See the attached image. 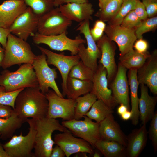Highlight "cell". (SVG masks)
Instances as JSON below:
<instances>
[{
    "instance_id": "8d00e7d4",
    "label": "cell",
    "mask_w": 157,
    "mask_h": 157,
    "mask_svg": "<svg viewBox=\"0 0 157 157\" xmlns=\"http://www.w3.org/2000/svg\"><path fill=\"white\" fill-rule=\"evenodd\" d=\"M24 89L6 92L4 87L0 85V104L10 106L14 110L16 98L19 93Z\"/></svg>"
},
{
    "instance_id": "816d5d0a",
    "label": "cell",
    "mask_w": 157,
    "mask_h": 157,
    "mask_svg": "<svg viewBox=\"0 0 157 157\" xmlns=\"http://www.w3.org/2000/svg\"><path fill=\"white\" fill-rule=\"evenodd\" d=\"M0 157H9L3 147V145L0 142Z\"/></svg>"
},
{
    "instance_id": "681fc988",
    "label": "cell",
    "mask_w": 157,
    "mask_h": 157,
    "mask_svg": "<svg viewBox=\"0 0 157 157\" xmlns=\"http://www.w3.org/2000/svg\"><path fill=\"white\" fill-rule=\"evenodd\" d=\"M128 110H129L128 107L123 104H120L117 109V113L120 115Z\"/></svg>"
},
{
    "instance_id": "603a6c76",
    "label": "cell",
    "mask_w": 157,
    "mask_h": 157,
    "mask_svg": "<svg viewBox=\"0 0 157 157\" xmlns=\"http://www.w3.org/2000/svg\"><path fill=\"white\" fill-rule=\"evenodd\" d=\"M147 135L146 124L132 130L127 136L126 157H138L146 145Z\"/></svg>"
},
{
    "instance_id": "5b68a950",
    "label": "cell",
    "mask_w": 157,
    "mask_h": 157,
    "mask_svg": "<svg viewBox=\"0 0 157 157\" xmlns=\"http://www.w3.org/2000/svg\"><path fill=\"white\" fill-rule=\"evenodd\" d=\"M29 127L28 134L23 136L22 132L18 135H13L10 140L3 145L9 157H33L36 133L34 120L27 119Z\"/></svg>"
},
{
    "instance_id": "f1b7e54d",
    "label": "cell",
    "mask_w": 157,
    "mask_h": 157,
    "mask_svg": "<svg viewBox=\"0 0 157 157\" xmlns=\"http://www.w3.org/2000/svg\"><path fill=\"white\" fill-rule=\"evenodd\" d=\"M97 149L105 157H126V147L114 141L99 140L95 144Z\"/></svg>"
},
{
    "instance_id": "ee69618b",
    "label": "cell",
    "mask_w": 157,
    "mask_h": 157,
    "mask_svg": "<svg viewBox=\"0 0 157 157\" xmlns=\"http://www.w3.org/2000/svg\"><path fill=\"white\" fill-rule=\"evenodd\" d=\"M14 112V110L10 106L0 104V118H7Z\"/></svg>"
},
{
    "instance_id": "4dcf8cb0",
    "label": "cell",
    "mask_w": 157,
    "mask_h": 157,
    "mask_svg": "<svg viewBox=\"0 0 157 157\" xmlns=\"http://www.w3.org/2000/svg\"><path fill=\"white\" fill-rule=\"evenodd\" d=\"M113 112V109L101 100L97 99L85 115L91 120L100 123Z\"/></svg>"
},
{
    "instance_id": "9c48e42d",
    "label": "cell",
    "mask_w": 157,
    "mask_h": 157,
    "mask_svg": "<svg viewBox=\"0 0 157 157\" xmlns=\"http://www.w3.org/2000/svg\"><path fill=\"white\" fill-rule=\"evenodd\" d=\"M72 21L65 17L56 7L38 18L37 32L42 35H52L67 32Z\"/></svg>"
},
{
    "instance_id": "db71d44e",
    "label": "cell",
    "mask_w": 157,
    "mask_h": 157,
    "mask_svg": "<svg viewBox=\"0 0 157 157\" xmlns=\"http://www.w3.org/2000/svg\"><path fill=\"white\" fill-rule=\"evenodd\" d=\"M92 155L93 157H100L101 156V154L97 151H94Z\"/></svg>"
},
{
    "instance_id": "4316f807",
    "label": "cell",
    "mask_w": 157,
    "mask_h": 157,
    "mask_svg": "<svg viewBox=\"0 0 157 157\" xmlns=\"http://www.w3.org/2000/svg\"><path fill=\"white\" fill-rule=\"evenodd\" d=\"M150 54L140 53L133 49L119 58V63L127 69L138 70L144 63Z\"/></svg>"
},
{
    "instance_id": "d6a6232c",
    "label": "cell",
    "mask_w": 157,
    "mask_h": 157,
    "mask_svg": "<svg viewBox=\"0 0 157 157\" xmlns=\"http://www.w3.org/2000/svg\"><path fill=\"white\" fill-rule=\"evenodd\" d=\"M94 73L82 61L80 60L72 68L68 76L83 80L92 81Z\"/></svg>"
},
{
    "instance_id": "277c9868",
    "label": "cell",
    "mask_w": 157,
    "mask_h": 157,
    "mask_svg": "<svg viewBox=\"0 0 157 157\" xmlns=\"http://www.w3.org/2000/svg\"><path fill=\"white\" fill-rule=\"evenodd\" d=\"M0 85L6 92H11L28 87H39V84L32 64L24 63L14 72L5 69L0 74Z\"/></svg>"
},
{
    "instance_id": "484cf974",
    "label": "cell",
    "mask_w": 157,
    "mask_h": 157,
    "mask_svg": "<svg viewBox=\"0 0 157 157\" xmlns=\"http://www.w3.org/2000/svg\"><path fill=\"white\" fill-rule=\"evenodd\" d=\"M92 81L83 80L69 76L66 81V95L67 98L76 99L90 92L92 90Z\"/></svg>"
},
{
    "instance_id": "d590c367",
    "label": "cell",
    "mask_w": 157,
    "mask_h": 157,
    "mask_svg": "<svg viewBox=\"0 0 157 157\" xmlns=\"http://www.w3.org/2000/svg\"><path fill=\"white\" fill-rule=\"evenodd\" d=\"M157 26L156 16L147 18L142 21L140 25L135 29V33L137 39L142 38L144 34L154 30L156 28Z\"/></svg>"
},
{
    "instance_id": "cb8c5ba5",
    "label": "cell",
    "mask_w": 157,
    "mask_h": 157,
    "mask_svg": "<svg viewBox=\"0 0 157 157\" xmlns=\"http://www.w3.org/2000/svg\"><path fill=\"white\" fill-rule=\"evenodd\" d=\"M141 95L139 99V118L142 124H147L153 117L157 101V97L150 95L148 88L145 85L140 84Z\"/></svg>"
},
{
    "instance_id": "7402d4cb",
    "label": "cell",
    "mask_w": 157,
    "mask_h": 157,
    "mask_svg": "<svg viewBox=\"0 0 157 157\" xmlns=\"http://www.w3.org/2000/svg\"><path fill=\"white\" fill-rule=\"evenodd\" d=\"M27 6L23 0H7L0 5V27L9 28Z\"/></svg>"
},
{
    "instance_id": "8fae6325",
    "label": "cell",
    "mask_w": 157,
    "mask_h": 157,
    "mask_svg": "<svg viewBox=\"0 0 157 157\" xmlns=\"http://www.w3.org/2000/svg\"><path fill=\"white\" fill-rule=\"evenodd\" d=\"M83 120L73 119L63 121L61 124L75 135L89 143L94 148L100 139L99 123L94 122L85 115Z\"/></svg>"
},
{
    "instance_id": "b9f144b4",
    "label": "cell",
    "mask_w": 157,
    "mask_h": 157,
    "mask_svg": "<svg viewBox=\"0 0 157 157\" xmlns=\"http://www.w3.org/2000/svg\"><path fill=\"white\" fill-rule=\"evenodd\" d=\"M138 17L141 20H144L148 17V15L145 6L140 0H136L135 9L134 10Z\"/></svg>"
},
{
    "instance_id": "ab89813d",
    "label": "cell",
    "mask_w": 157,
    "mask_h": 157,
    "mask_svg": "<svg viewBox=\"0 0 157 157\" xmlns=\"http://www.w3.org/2000/svg\"><path fill=\"white\" fill-rule=\"evenodd\" d=\"M106 26L104 22L99 19L96 21L93 27L90 29V34L96 42L103 36Z\"/></svg>"
},
{
    "instance_id": "836d02e7",
    "label": "cell",
    "mask_w": 157,
    "mask_h": 157,
    "mask_svg": "<svg viewBox=\"0 0 157 157\" xmlns=\"http://www.w3.org/2000/svg\"><path fill=\"white\" fill-rule=\"evenodd\" d=\"M122 1L123 0H110L106 7L98 11L95 16L104 22H108L117 13Z\"/></svg>"
},
{
    "instance_id": "4fadbf2b",
    "label": "cell",
    "mask_w": 157,
    "mask_h": 157,
    "mask_svg": "<svg viewBox=\"0 0 157 157\" xmlns=\"http://www.w3.org/2000/svg\"><path fill=\"white\" fill-rule=\"evenodd\" d=\"M135 29L129 28L120 25L108 24L106 26L104 32L106 35L111 41L117 44L122 56L133 49V45L137 39Z\"/></svg>"
},
{
    "instance_id": "83f0119b",
    "label": "cell",
    "mask_w": 157,
    "mask_h": 157,
    "mask_svg": "<svg viewBox=\"0 0 157 157\" xmlns=\"http://www.w3.org/2000/svg\"><path fill=\"white\" fill-rule=\"evenodd\" d=\"M25 122L15 112L7 118H0V138L5 140L11 138Z\"/></svg>"
},
{
    "instance_id": "ba28073f",
    "label": "cell",
    "mask_w": 157,
    "mask_h": 157,
    "mask_svg": "<svg viewBox=\"0 0 157 157\" xmlns=\"http://www.w3.org/2000/svg\"><path fill=\"white\" fill-rule=\"evenodd\" d=\"M76 30L84 35L87 44L86 47L83 43L79 45L77 54L81 60L95 72L98 67L97 61L100 58L101 53L90 34V20H86L79 23Z\"/></svg>"
},
{
    "instance_id": "e0dca14e",
    "label": "cell",
    "mask_w": 157,
    "mask_h": 157,
    "mask_svg": "<svg viewBox=\"0 0 157 157\" xmlns=\"http://www.w3.org/2000/svg\"><path fill=\"white\" fill-rule=\"evenodd\" d=\"M97 42L101 53L99 63L106 69L108 84L114 79L117 72V66L115 59L116 48L114 44L106 35H103Z\"/></svg>"
},
{
    "instance_id": "ffe728a7",
    "label": "cell",
    "mask_w": 157,
    "mask_h": 157,
    "mask_svg": "<svg viewBox=\"0 0 157 157\" xmlns=\"http://www.w3.org/2000/svg\"><path fill=\"white\" fill-rule=\"evenodd\" d=\"M99 133L100 140L117 142L126 147L127 136L115 120L113 113L99 123Z\"/></svg>"
},
{
    "instance_id": "5bb4252c",
    "label": "cell",
    "mask_w": 157,
    "mask_h": 157,
    "mask_svg": "<svg viewBox=\"0 0 157 157\" xmlns=\"http://www.w3.org/2000/svg\"><path fill=\"white\" fill-rule=\"evenodd\" d=\"M53 140L54 144L64 151L67 157L79 152L92 155L94 153V148L89 143L81 138L74 137L69 130L55 134Z\"/></svg>"
},
{
    "instance_id": "e575fe53",
    "label": "cell",
    "mask_w": 157,
    "mask_h": 157,
    "mask_svg": "<svg viewBox=\"0 0 157 157\" xmlns=\"http://www.w3.org/2000/svg\"><path fill=\"white\" fill-rule=\"evenodd\" d=\"M136 0H123L121 6L117 13L108 22V24L120 25L126 16L130 11L134 10Z\"/></svg>"
},
{
    "instance_id": "44dd1931",
    "label": "cell",
    "mask_w": 157,
    "mask_h": 157,
    "mask_svg": "<svg viewBox=\"0 0 157 157\" xmlns=\"http://www.w3.org/2000/svg\"><path fill=\"white\" fill-rule=\"evenodd\" d=\"M62 13L71 21L79 23L86 20H92L94 10L92 5L89 2L69 3L59 7Z\"/></svg>"
},
{
    "instance_id": "f6af8a7d",
    "label": "cell",
    "mask_w": 157,
    "mask_h": 157,
    "mask_svg": "<svg viewBox=\"0 0 157 157\" xmlns=\"http://www.w3.org/2000/svg\"><path fill=\"white\" fill-rule=\"evenodd\" d=\"M10 33L9 28L0 27V43L4 49L6 46L8 36Z\"/></svg>"
},
{
    "instance_id": "f35d334b",
    "label": "cell",
    "mask_w": 157,
    "mask_h": 157,
    "mask_svg": "<svg viewBox=\"0 0 157 157\" xmlns=\"http://www.w3.org/2000/svg\"><path fill=\"white\" fill-rule=\"evenodd\" d=\"M150 124L148 131L149 138L151 141L154 153L157 151V112L154 114L150 120Z\"/></svg>"
},
{
    "instance_id": "c3c4849f",
    "label": "cell",
    "mask_w": 157,
    "mask_h": 157,
    "mask_svg": "<svg viewBox=\"0 0 157 157\" xmlns=\"http://www.w3.org/2000/svg\"><path fill=\"white\" fill-rule=\"evenodd\" d=\"M132 116V113L131 110H128L120 115L122 119L124 121L131 119Z\"/></svg>"
},
{
    "instance_id": "2e32d148",
    "label": "cell",
    "mask_w": 157,
    "mask_h": 157,
    "mask_svg": "<svg viewBox=\"0 0 157 157\" xmlns=\"http://www.w3.org/2000/svg\"><path fill=\"white\" fill-rule=\"evenodd\" d=\"M92 90L90 92L95 95L97 99L113 109L118 104L113 97L111 89L109 88L106 69L99 63L94 72L92 80Z\"/></svg>"
},
{
    "instance_id": "ac0fdd59",
    "label": "cell",
    "mask_w": 157,
    "mask_h": 157,
    "mask_svg": "<svg viewBox=\"0 0 157 157\" xmlns=\"http://www.w3.org/2000/svg\"><path fill=\"white\" fill-rule=\"evenodd\" d=\"M139 84L146 85L154 95H157V50H154L142 65L137 70Z\"/></svg>"
},
{
    "instance_id": "74e56055",
    "label": "cell",
    "mask_w": 157,
    "mask_h": 157,
    "mask_svg": "<svg viewBox=\"0 0 157 157\" xmlns=\"http://www.w3.org/2000/svg\"><path fill=\"white\" fill-rule=\"evenodd\" d=\"M142 21L133 10L129 12L124 18L120 25L127 28L135 29L140 25Z\"/></svg>"
},
{
    "instance_id": "3957f363",
    "label": "cell",
    "mask_w": 157,
    "mask_h": 157,
    "mask_svg": "<svg viewBox=\"0 0 157 157\" xmlns=\"http://www.w3.org/2000/svg\"><path fill=\"white\" fill-rule=\"evenodd\" d=\"M4 54L1 67L6 69L16 65H32L36 57L26 41L10 33L8 36L4 48Z\"/></svg>"
},
{
    "instance_id": "7dc6e473",
    "label": "cell",
    "mask_w": 157,
    "mask_h": 157,
    "mask_svg": "<svg viewBox=\"0 0 157 157\" xmlns=\"http://www.w3.org/2000/svg\"><path fill=\"white\" fill-rule=\"evenodd\" d=\"M65 156V152L58 145H56L53 147L50 157H64Z\"/></svg>"
},
{
    "instance_id": "7c38bea8",
    "label": "cell",
    "mask_w": 157,
    "mask_h": 157,
    "mask_svg": "<svg viewBox=\"0 0 157 157\" xmlns=\"http://www.w3.org/2000/svg\"><path fill=\"white\" fill-rule=\"evenodd\" d=\"M37 46L42 53L46 55L48 64L55 66L60 73L62 79V93L63 97H65L66 81L69 73L72 68L80 60L79 56L78 54L69 56L58 54L41 46Z\"/></svg>"
},
{
    "instance_id": "f5cc1de1",
    "label": "cell",
    "mask_w": 157,
    "mask_h": 157,
    "mask_svg": "<svg viewBox=\"0 0 157 157\" xmlns=\"http://www.w3.org/2000/svg\"><path fill=\"white\" fill-rule=\"evenodd\" d=\"M5 49L0 45V67L1 66L4 54Z\"/></svg>"
},
{
    "instance_id": "f546056e",
    "label": "cell",
    "mask_w": 157,
    "mask_h": 157,
    "mask_svg": "<svg viewBox=\"0 0 157 157\" xmlns=\"http://www.w3.org/2000/svg\"><path fill=\"white\" fill-rule=\"evenodd\" d=\"M75 99L74 119L80 120L85 115L97 99L95 95L90 92Z\"/></svg>"
},
{
    "instance_id": "8992f818",
    "label": "cell",
    "mask_w": 157,
    "mask_h": 157,
    "mask_svg": "<svg viewBox=\"0 0 157 157\" xmlns=\"http://www.w3.org/2000/svg\"><path fill=\"white\" fill-rule=\"evenodd\" d=\"M66 33L67 32H64L57 35H47L37 32L33 37V40L36 44H44L53 50L61 51H68L71 55L77 54L79 45L86 43L85 40L80 35L74 39H71L67 36Z\"/></svg>"
},
{
    "instance_id": "7a4b0ae2",
    "label": "cell",
    "mask_w": 157,
    "mask_h": 157,
    "mask_svg": "<svg viewBox=\"0 0 157 157\" xmlns=\"http://www.w3.org/2000/svg\"><path fill=\"white\" fill-rule=\"evenodd\" d=\"M34 119L36 133L33 157H50L54 144L52 138L53 133L55 131L62 132L68 130L56 119L46 117Z\"/></svg>"
},
{
    "instance_id": "bcb514c9",
    "label": "cell",
    "mask_w": 157,
    "mask_h": 157,
    "mask_svg": "<svg viewBox=\"0 0 157 157\" xmlns=\"http://www.w3.org/2000/svg\"><path fill=\"white\" fill-rule=\"evenodd\" d=\"M88 2V0H53L54 7H58L60 5L69 3H83Z\"/></svg>"
},
{
    "instance_id": "1f68e13d",
    "label": "cell",
    "mask_w": 157,
    "mask_h": 157,
    "mask_svg": "<svg viewBox=\"0 0 157 157\" xmlns=\"http://www.w3.org/2000/svg\"><path fill=\"white\" fill-rule=\"evenodd\" d=\"M38 17L54 8L53 0H23Z\"/></svg>"
},
{
    "instance_id": "30bf717a",
    "label": "cell",
    "mask_w": 157,
    "mask_h": 157,
    "mask_svg": "<svg viewBox=\"0 0 157 157\" xmlns=\"http://www.w3.org/2000/svg\"><path fill=\"white\" fill-rule=\"evenodd\" d=\"M45 95L48 103L47 117L55 119L60 118L63 121L74 119L75 99L60 97L53 90H49Z\"/></svg>"
},
{
    "instance_id": "7bdbcfd3",
    "label": "cell",
    "mask_w": 157,
    "mask_h": 157,
    "mask_svg": "<svg viewBox=\"0 0 157 157\" xmlns=\"http://www.w3.org/2000/svg\"><path fill=\"white\" fill-rule=\"evenodd\" d=\"M135 50L140 53H144L147 51L149 47L148 42L142 38L136 40L133 45Z\"/></svg>"
},
{
    "instance_id": "d4e9b609",
    "label": "cell",
    "mask_w": 157,
    "mask_h": 157,
    "mask_svg": "<svg viewBox=\"0 0 157 157\" xmlns=\"http://www.w3.org/2000/svg\"><path fill=\"white\" fill-rule=\"evenodd\" d=\"M137 70H129L128 74V82L130 86L131 109L132 113L131 119L132 124L136 126L138 123L139 119L138 103L139 98L138 96V88L140 85L137 76Z\"/></svg>"
},
{
    "instance_id": "6da1fadb",
    "label": "cell",
    "mask_w": 157,
    "mask_h": 157,
    "mask_svg": "<svg viewBox=\"0 0 157 157\" xmlns=\"http://www.w3.org/2000/svg\"><path fill=\"white\" fill-rule=\"evenodd\" d=\"M48 106L46 96L39 87H28L17 96L14 110L26 122L29 117L38 119L47 117Z\"/></svg>"
},
{
    "instance_id": "52a82bcc",
    "label": "cell",
    "mask_w": 157,
    "mask_h": 157,
    "mask_svg": "<svg viewBox=\"0 0 157 157\" xmlns=\"http://www.w3.org/2000/svg\"><path fill=\"white\" fill-rule=\"evenodd\" d=\"M44 53L36 56L32 64L41 92L45 94L51 88L59 96L63 97L56 82L58 77L56 69L51 68L47 63Z\"/></svg>"
},
{
    "instance_id": "60d3db41",
    "label": "cell",
    "mask_w": 157,
    "mask_h": 157,
    "mask_svg": "<svg viewBox=\"0 0 157 157\" xmlns=\"http://www.w3.org/2000/svg\"><path fill=\"white\" fill-rule=\"evenodd\" d=\"M145 8L148 17H151L157 13V0H142Z\"/></svg>"
},
{
    "instance_id": "9a60e30c",
    "label": "cell",
    "mask_w": 157,
    "mask_h": 157,
    "mask_svg": "<svg viewBox=\"0 0 157 157\" xmlns=\"http://www.w3.org/2000/svg\"><path fill=\"white\" fill-rule=\"evenodd\" d=\"M38 17L31 8L27 7L16 19L9 28L10 33L26 41L31 36L33 37L37 29Z\"/></svg>"
},
{
    "instance_id": "d6986e66",
    "label": "cell",
    "mask_w": 157,
    "mask_h": 157,
    "mask_svg": "<svg viewBox=\"0 0 157 157\" xmlns=\"http://www.w3.org/2000/svg\"><path fill=\"white\" fill-rule=\"evenodd\" d=\"M127 70L119 63L116 74L110 85L113 96L117 103L125 105L130 110Z\"/></svg>"
},
{
    "instance_id": "f907efd6",
    "label": "cell",
    "mask_w": 157,
    "mask_h": 157,
    "mask_svg": "<svg viewBox=\"0 0 157 157\" xmlns=\"http://www.w3.org/2000/svg\"><path fill=\"white\" fill-rule=\"evenodd\" d=\"M110 0H99V6L100 8V10L104 9Z\"/></svg>"
}]
</instances>
